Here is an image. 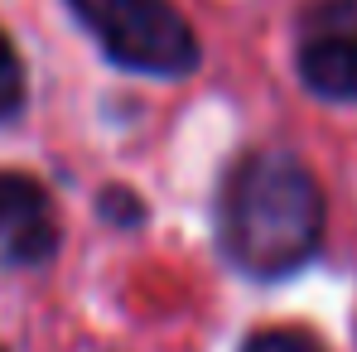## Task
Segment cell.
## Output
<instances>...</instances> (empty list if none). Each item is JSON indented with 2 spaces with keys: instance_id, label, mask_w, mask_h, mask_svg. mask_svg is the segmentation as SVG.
<instances>
[{
  "instance_id": "6da1fadb",
  "label": "cell",
  "mask_w": 357,
  "mask_h": 352,
  "mask_svg": "<svg viewBox=\"0 0 357 352\" xmlns=\"http://www.w3.org/2000/svg\"><path fill=\"white\" fill-rule=\"evenodd\" d=\"M218 236L227 261L251 280H285L324 241V193L285 150L246 155L222 183Z\"/></svg>"
},
{
  "instance_id": "7a4b0ae2",
  "label": "cell",
  "mask_w": 357,
  "mask_h": 352,
  "mask_svg": "<svg viewBox=\"0 0 357 352\" xmlns=\"http://www.w3.org/2000/svg\"><path fill=\"white\" fill-rule=\"evenodd\" d=\"M102 54L145 77H183L198 68V39L169 0H68Z\"/></svg>"
},
{
  "instance_id": "3957f363",
  "label": "cell",
  "mask_w": 357,
  "mask_h": 352,
  "mask_svg": "<svg viewBox=\"0 0 357 352\" xmlns=\"http://www.w3.org/2000/svg\"><path fill=\"white\" fill-rule=\"evenodd\" d=\"M299 82L324 102H357V0H314L299 24Z\"/></svg>"
},
{
  "instance_id": "277c9868",
  "label": "cell",
  "mask_w": 357,
  "mask_h": 352,
  "mask_svg": "<svg viewBox=\"0 0 357 352\" xmlns=\"http://www.w3.org/2000/svg\"><path fill=\"white\" fill-rule=\"evenodd\" d=\"M59 251V213L44 183L0 169V256L20 270L44 266Z\"/></svg>"
},
{
  "instance_id": "5b68a950",
  "label": "cell",
  "mask_w": 357,
  "mask_h": 352,
  "mask_svg": "<svg viewBox=\"0 0 357 352\" xmlns=\"http://www.w3.org/2000/svg\"><path fill=\"white\" fill-rule=\"evenodd\" d=\"M24 112V63L15 54V44L0 34V125Z\"/></svg>"
},
{
  "instance_id": "8992f818",
  "label": "cell",
  "mask_w": 357,
  "mask_h": 352,
  "mask_svg": "<svg viewBox=\"0 0 357 352\" xmlns=\"http://www.w3.org/2000/svg\"><path fill=\"white\" fill-rule=\"evenodd\" d=\"M241 352H319V348L295 328H266V333H251Z\"/></svg>"
},
{
  "instance_id": "52a82bcc",
  "label": "cell",
  "mask_w": 357,
  "mask_h": 352,
  "mask_svg": "<svg viewBox=\"0 0 357 352\" xmlns=\"http://www.w3.org/2000/svg\"><path fill=\"white\" fill-rule=\"evenodd\" d=\"M102 213H107V217H126V222H140L135 193H126V188H107V193H102Z\"/></svg>"
}]
</instances>
